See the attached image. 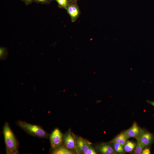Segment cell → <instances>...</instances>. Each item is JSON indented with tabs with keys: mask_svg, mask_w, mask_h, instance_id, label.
Here are the masks:
<instances>
[{
	"mask_svg": "<svg viewBox=\"0 0 154 154\" xmlns=\"http://www.w3.org/2000/svg\"><path fill=\"white\" fill-rule=\"evenodd\" d=\"M3 132L6 146V153H19L18 142L8 123L7 122L4 125Z\"/></svg>",
	"mask_w": 154,
	"mask_h": 154,
	"instance_id": "6da1fadb",
	"label": "cell"
},
{
	"mask_svg": "<svg viewBox=\"0 0 154 154\" xmlns=\"http://www.w3.org/2000/svg\"><path fill=\"white\" fill-rule=\"evenodd\" d=\"M17 125L26 132L31 135L38 137L46 138L49 134L40 126L19 121Z\"/></svg>",
	"mask_w": 154,
	"mask_h": 154,
	"instance_id": "7a4b0ae2",
	"label": "cell"
},
{
	"mask_svg": "<svg viewBox=\"0 0 154 154\" xmlns=\"http://www.w3.org/2000/svg\"><path fill=\"white\" fill-rule=\"evenodd\" d=\"M77 148L84 154H96V151L91 144L86 139L80 137L76 139Z\"/></svg>",
	"mask_w": 154,
	"mask_h": 154,
	"instance_id": "3957f363",
	"label": "cell"
},
{
	"mask_svg": "<svg viewBox=\"0 0 154 154\" xmlns=\"http://www.w3.org/2000/svg\"><path fill=\"white\" fill-rule=\"evenodd\" d=\"M63 135L59 129H54L50 136L51 146L52 149L62 145L63 142Z\"/></svg>",
	"mask_w": 154,
	"mask_h": 154,
	"instance_id": "277c9868",
	"label": "cell"
},
{
	"mask_svg": "<svg viewBox=\"0 0 154 154\" xmlns=\"http://www.w3.org/2000/svg\"><path fill=\"white\" fill-rule=\"evenodd\" d=\"M63 139L66 147L70 150L75 149L77 151L76 139L70 131L69 130L63 136Z\"/></svg>",
	"mask_w": 154,
	"mask_h": 154,
	"instance_id": "5b68a950",
	"label": "cell"
},
{
	"mask_svg": "<svg viewBox=\"0 0 154 154\" xmlns=\"http://www.w3.org/2000/svg\"><path fill=\"white\" fill-rule=\"evenodd\" d=\"M145 147L150 145L154 140V135L144 129H141L140 135L138 138Z\"/></svg>",
	"mask_w": 154,
	"mask_h": 154,
	"instance_id": "8992f818",
	"label": "cell"
},
{
	"mask_svg": "<svg viewBox=\"0 0 154 154\" xmlns=\"http://www.w3.org/2000/svg\"><path fill=\"white\" fill-rule=\"evenodd\" d=\"M141 131V129L135 122L130 128L124 132L128 139L132 137L137 139L140 136Z\"/></svg>",
	"mask_w": 154,
	"mask_h": 154,
	"instance_id": "52a82bcc",
	"label": "cell"
},
{
	"mask_svg": "<svg viewBox=\"0 0 154 154\" xmlns=\"http://www.w3.org/2000/svg\"><path fill=\"white\" fill-rule=\"evenodd\" d=\"M72 22L75 21L80 15V11L77 5L74 3L68 5L66 9Z\"/></svg>",
	"mask_w": 154,
	"mask_h": 154,
	"instance_id": "ba28073f",
	"label": "cell"
},
{
	"mask_svg": "<svg viewBox=\"0 0 154 154\" xmlns=\"http://www.w3.org/2000/svg\"><path fill=\"white\" fill-rule=\"evenodd\" d=\"M98 149L99 152L103 154H115L114 150L110 145L104 144L99 146Z\"/></svg>",
	"mask_w": 154,
	"mask_h": 154,
	"instance_id": "9c48e42d",
	"label": "cell"
},
{
	"mask_svg": "<svg viewBox=\"0 0 154 154\" xmlns=\"http://www.w3.org/2000/svg\"><path fill=\"white\" fill-rule=\"evenodd\" d=\"M128 139L124 132H123L117 135L111 142L118 143L124 146Z\"/></svg>",
	"mask_w": 154,
	"mask_h": 154,
	"instance_id": "30bf717a",
	"label": "cell"
},
{
	"mask_svg": "<svg viewBox=\"0 0 154 154\" xmlns=\"http://www.w3.org/2000/svg\"><path fill=\"white\" fill-rule=\"evenodd\" d=\"M53 154H72L73 153L65 146L62 145L57 148L53 149L52 152Z\"/></svg>",
	"mask_w": 154,
	"mask_h": 154,
	"instance_id": "8fae6325",
	"label": "cell"
},
{
	"mask_svg": "<svg viewBox=\"0 0 154 154\" xmlns=\"http://www.w3.org/2000/svg\"><path fill=\"white\" fill-rule=\"evenodd\" d=\"M136 146L135 143L133 142L127 141L123 146L124 152H130L132 151L134 149Z\"/></svg>",
	"mask_w": 154,
	"mask_h": 154,
	"instance_id": "7c38bea8",
	"label": "cell"
},
{
	"mask_svg": "<svg viewBox=\"0 0 154 154\" xmlns=\"http://www.w3.org/2000/svg\"><path fill=\"white\" fill-rule=\"evenodd\" d=\"M137 139V145L134 153L135 154H141L143 149L145 147L141 143L139 139Z\"/></svg>",
	"mask_w": 154,
	"mask_h": 154,
	"instance_id": "4fadbf2b",
	"label": "cell"
},
{
	"mask_svg": "<svg viewBox=\"0 0 154 154\" xmlns=\"http://www.w3.org/2000/svg\"><path fill=\"white\" fill-rule=\"evenodd\" d=\"M113 144L114 150L116 152L121 153L124 152L123 146L117 143Z\"/></svg>",
	"mask_w": 154,
	"mask_h": 154,
	"instance_id": "5bb4252c",
	"label": "cell"
},
{
	"mask_svg": "<svg viewBox=\"0 0 154 154\" xmlns=\"http://www.w3.org/2000/svg\"><path fill=\"white\" fill-rule=\"evenodd\" d=\"M58 3L62 7L66 9L68 5L67 0H56Z\"/></svg>",
	"mask_w": 154,
	"mask_h": 154,
	"instance_id": "9a60e30c",
	"label": "cell"
},
{
	"mask_svg": "<svg viewBox=\"0 0 154 154\" xmlns=\"http://www.w3.org/2000/svg\"><path fill=\"white\" fill-rule=\"evenodd\" d=\"M150 149L147 148H145L143 150L141 153L142 154H150Z\"/></svg>",
	"mask_w": 154,
	"mask_h": 154,
	"instance_id": "2e32d148",
	"label": "cell"
},
{
	"mask_svg": "<svg viewBox=\"0 0 154 154\" xmlns=\"http://www.w3.org/2000/svg\"><path fill=\"white\" fill-rule=\"evenodd\" d=\"M147 102L149 104L151 105L154 106V101H150L149 100H147Z\"/></svg>",
	"mask_w": 154,
	"mask_h": 154,
	"instance_id": "e0dca14e",
	"label": "cell"
},
{
	"mask_svg": "<svg viewBox=\"0 0 154 154\" xmlns=\"http://www.w3.org/2000/svg\"><path fill=\"white\" fill-rule=\"evenodd\" d=\"M0 51V56H1L4 53V51L3 49L2 48H1Z\"/></svg>",
	"mask_w": 154,
	"mask_h": 154,
	"instance_id": "ac0fdd59",
	"label": "cell"
},
{
	"mask_svg": "<svg viewBox=\"0 0 154 154\" xmlns=\"http://www.w3.org/2000/svg\"><path fill=\"white\" fill-rule=\"evenodd\" d=\"M36 1L41 2H44L47 0H35Z\"/></svg>",
	"mask_w": 154,
	"mask_h": 154,
	"instance_id": "d6986e66",
	"label": "cell"
},
{
	"mask_svg": "<svg viewBox=\"0 0 154 154\" xmlns=\"http://www.w3.org/2000/svg\"><path fill=\"white\" fill-rule=\"evenodd\" d=\"M24 1L26 2L29 3L32 0H24Z\"/></svg>",
	"mask_w": 154,
	"mask_h": 154,
	"instance_id": "ffe728a7",
	"label": "cell"
},
{
	"mask_svg": "<svg viewBox=\"0 0 154 154\" xmlns=\"http://www.w3.org/2000/svg\"><path fill=\"white\" fill-rule=\"evenodd\" d=\"M69 0L70 1H75L76 0Z\"/></svg>",
	"mask_w": 154,
	"mask_h": 154,
	"instance_id": "44dd1931",
	"label": "cell"
}]
</instances>
